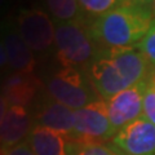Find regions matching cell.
Listing matches in <instances>:
<instances>
[{
	"label": "cell",
	"instance_id": "cell-1",
	"mask_svg": "<svg viewBox=\"0 0 155 155\" xmlns=\"http://www.w3.org/2000/svg\"><path fill=\"white\" fill-rule=\"evenodd\" d=\"M153 9L120 3L89 25L91 35L98 51L136 47L146 35L153 22Z\"/></svg>",
	"mask_w": 155,
	"mask_h": 155
},
{
	"label": "cell",
	"instance_id": "cell-2",
	"mask_svg": "<svg viewBox=\"0 0 155 155\" xmlns=\"http://www.w3.org/2000/svg\"><path fill=\"white\" fill-rule=\"evenodd\" d=\"M54 47L62 67L74 69L91 65L98 52L96 51L97 45L91 35L89 26L80 18L56 23Z\"/></svg>",
	"mask_w": 155,
	"mask_h": 155
},
{
	"label": "cell",
	"instance_id": "cell-3",
	"mask_svg": "<svg viewBox=\"0 0 155 155\" xmlns=\"http://www.w3.org/2000/svg\"><path fill=\"white\" fill-rule=\"evenodd\" d=\"M45 92L53 100L72 110L83 109L98 98L91 79H87L79 69L62 67L45 81Z\"/></svg>",
	"mask_w": 155,
	"mask_h": 155
},
{
	"label": "cell",
	"instance_id": "cell-4",
	"mask_svg": "<svg viewBox=\"0 0 155 155\" xmlns=\"http://www.w3.org/2000/svg\"><path fill=\"white\" fill-rule=\"evenodd\" d=\"M116 130L110 123L107 107L105 100H97L75 110L74 132L70 140L83 143H102L107 140H113Z\"/></svg>",
	"mask_w": 155,
	"mask_h": 155
},
{
	"label": "cell",
	"instance_id": "cell-5",
	"mask_svg": "<svg viewBox=\"0 0 155 155\" xmlns=\"http://www.w3.org/2000/svg\"><path fill=\"white\" fill-rule=\"evenodd\" d=\"M14 22L22 39L34 53H45L54 45L56 25L41 8L21 9Z\"/></svg>",
	"mask_w": 155,
	"mask_h": 155
},
{
	"label": "cell",
	"instance_id": "cell-6",
	"mask_svg": "<svg viewBox=\"0 0 155 155\" xmlns=\"http://www.w3.org/2000/svg\"><path fill=\"white\" fill-rule=\"evenodd\" d=\"M149 81L150 80L129 87L119 92L118 94L105 100L110 123L116 130V133L120 129H123L125 125L130 124L136 119L142 116L143 94Z\"/></svg>",
	"mask_w": 155,
	"mask_h": 155
},
{
	"label": "cell",
	"instance_id": "cell-7",
	"mask_svg": "<svg viewBox=\"0 0 155 155\" xmlns=\"http://www.w3.org/2000/svg\"><path fill=\"white\" fill-rule=\"evenodd\" d=\"M111 142L125 155H155V124L141 116L120 129Z\"/></svg>",
	"mask_w": 155,
	"mask_h": 155
},
{
	"label": "cell",
	"instance_id": "cell-8",
	"mask_svg": "<svg viewBox=\"0 0 155 155\" xmlns=\"http://www.w3.org/2000/svg\"><path fill=\"white\" fill-rule=\"evenodd\" d=\"M89 79L102 100H107L130 87L106 51L97 52L94 60L89 65Z\"/></svg>",
	"mask_w": 155,
	"mask_h": 155
},
{
	"label": "cell",
	"instance_id": "cell-9",
	"mask_svg": "<svg viewBox=\"0 0 155 155\" xmlns=\"http://www.w3.org/2000/svg\"><path fill=\"white\" fill-rule=\"evenodd\" d=\"M32 118L35 125L57 130L70 137L74 132L75 110L53 100L49 96L40 94L32 106Z\"/></svg>",
	"mask_w": 155,
	"mask_h": 155
},
{
	"label": "cell",
	"instance_id": "cell-10",
	"mask_svg": "<svg viewBox=\"0 0 155 155\" xmlns=\"http://www.w3.org/2000/svg\"><path fill=\"white\" fill-rule=\"evenodd\" d=\"M0 40L5 48L11 69L18 72L34 74L36 67L35 53L22 39L16 22L12 19H4L0 22Z\"/></svg>",
	"mask_w": 155,
	"mask_h": 155
},
{
	"label": "cell",
	"instance_id": "cell-11",
	"mask_svg": "<svg viewBox=\"0 0 155 155\" xmlns=\"http://www.w3.org/2000/svg\"><path fill=\"white\" fill-rule=\"evenodd\" d=\"M41 89V81L34 74L27 72L13 71L0 81V93L5 97L9 106L32 107Z\"/></svg>",
	"mask_w": 155,
	"mask_h": 155
},
{
	"label": "cell",
	"instance_id": "cell-12",
	"mask_svg": "<svg viewBox=\"0 0 155 155\" xmlns=\"http://www.w3.org/2000/svg\"><path fill=\"white\" fill-rule=\"evenodd\" d=\"M35 127L30 109L22 106H9L0 125V155L25 142Z\"/></svg>",
	"mask_w": 155,
	"mask_h": 155
},
{
	"label": "cell",
	"instance_id": "cell-13",
	"mask_svg": "<svg viewBox=\"0 0 155 155\" xmlns=\"http://www.w3.org/2000/svg\"><path fill=\"white\" fill-rule=\"evenodd\" d=\"M26 141L35 155H70L69 137L49 128L35 125Z\"/></svg>",
	"mask_w": 155,
	"mask_h": 155
},
{
	"label": "cell",
	"instance_id": "cell-14",
	"mask_svg": "<svg viewBox=\"0 0 155 155\" xmlns=\"http://www.w3.org/2000/svg\"><path fill=\"white\" fill-rule=\"evenodd\" d=\"M45 4L57 22H71L79 19L80 5L78 0H45Z\"/></svg>",
	"mask_w": 155,
	"mask_h": 155
},
{
	"label": "cell",
	"instance_id": "cell-15",
	"mask_svg": "<svg viewBox=\"0 0 155 155\" xmlns=\"http://www.w3.org/2000/svg\"><path fill=\"white\" fill-rule=\"evenodd\" d=\"M70 155H118L114 146H107L105 143H83L69 138Z\"/></svg>",
	"mask_w": 155,
	"mask_h": 155
},
{
	"label": "cell",
	"instance_id": "cell-16",
	"mask_svg": "<svg viewBox=\"0 0 155 155\" xmlns=\"http://www.w3.org/2000/svg\"><path fill=\"white\" fill-rule=\"evenodd\" d=\"M80 8L94 18L107 13L120 4V0H78Z\"/></svg>",
	"mask_w": 155,
	"mask_h": 155
},
{
	"label": "cell",
	"instance_id": "cell-17",
	"mask_svg": "<svg viewBox=\"0 0 155 155\" xmlns=\"http://www.w3.org/2000/svg\"><path fill=\"white\" fill-rule=\"evenodd\" d=\"M138 51L146 57V60L155 67V18L153 19L146 35L142 38V40L137 45Z\"/></svg>",
	"mask_w": 155,
	"mask_h": 155
},
{
	"label": "cell",
	"instance_id": "cell-18",
	"mask_svg": "<svg viewBox=\"0 0 155 155\" xmlns=\"http://www.w3.org/2000/svg\"><path fill=\"white\" fill-rule=\"evenodd\" d=\"M142 116H145L149 122L155 124V89L151 87L150 81L147 83L146 91L143 94V113Z\"/></svg>",
	"mask_w": 155,
	"mask_h": 155
},
{
	"label": "cell",
	"instance_id": "cell-19",
	"mask_svg": "<svg viewBox=\"0 0 155 155\" xmlns=\"http://www.w3.org/2000/svg\"><path fill=\"white\" fill-rule=\"evenodd\" d=\"M4 155H35V154H34V151L31 150L30 145L27 143V141H25V142L17 145V146H14Z\"/></svg>",
	"mask_w": 155,
	"mask_h": 155
},
{
	"label": "cell",
	"instance_id": "cell-20",
	"mask_svg": "<svg viewBox=\"0 0 155 155\" xmlns=\"http://www.w3.org/2000/svg\"><path fill=\"white\" fill-rule=\"evenodd\" d=\"M7 66H9L8 56H7V52H5V48H4L3 41L0 40V70L5 69Z\"/></svg>",
	"mask_w": 155,
	"mask_h": 155
},
{
	"label": "cell",
	"instance_id": "cell-21",
	"mask_svg": "<svg viewBox=\"0 0 155 155\" xmlns=\"http://www.w3.org/2000/svg\"><path fill=\"white\" fill-rule=\"evenodd\" d=\"M8 109H9L8 101L5 100V97H4L2 93H0V125H2V123H3L4 116H5Z\"/></svg>",
	"mask_w": 155,
	"mask_h": 155
},
{
	"label": "cell",
	"instance_id": "cell-22",
	"mask_svg": "<svg viewBox=\"0 0 155 155\" xmlns=\"http://www.w3.org/2000/svg\"><path fill=\"white\" fill-rule=\"evenodd\" d=\"M120 3H129V4H136V5L141 7H147L153 9L154 0H120Z\"/></svg>",
	"mask_w": 155,
	"mask_h": 155
},
{
	"label": "cell",
	"instance_id": "cell-23",
	"mask_svg": "<svg viewBox=\"0 0 155 155\" xmlns=\"http://www.w3.org/2000/svg\"><path fill=\"white\" fill-rule=\"evenodd\" d=\"M8 8V0H0V13H4Z\"/></svg>",
	"mask_w": 155,
	"mask_h": 155
},
{
	"label": "cell",
	"instance_id": "cell-24",
	"mask_svg": "<svg viewBox=\"0 0 155 155\" xmlns=\"http://www.w3.org/2000/svg\"><path fill=\"white\" fill-rule=\"evenodd\" d=\"M150 84H151V87L155 89V74L151 76V79H150Z\"/></svg>",
	"mask_w": 155,
	"mask_h": 155
},
{
	"label": "cell",
	"instance_id": "cell-25",
	"mask_svg": "<svg viewBox=\"0 0 155 155\" xmlns=\"http://www.w3.org/2000/svg\"><path fill=\"white\" fill-rule=\"evenodd\" d=\"M153 14H154V17H155V0H154V4H153Z\"/></svg>",
	"mask_w": 155,
	"mask_h": 155
},
{
	"label": "cell",
	"instance_id": "cell-26",
	"mask_svg": "<svg viewBox=\"0 0 155 155\" xmlns=\"http://www.w3.org/2000/svg\"><path fill=\"white\" fill-rule=\"evenodd\" d=\"M116 151H118V155H125L124 153H122V151H119V150H118V149H116Z\"/></svg>",
	"mask_w": 155,
	"mask_h": 155
}]
</instances>
